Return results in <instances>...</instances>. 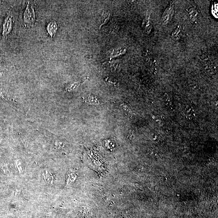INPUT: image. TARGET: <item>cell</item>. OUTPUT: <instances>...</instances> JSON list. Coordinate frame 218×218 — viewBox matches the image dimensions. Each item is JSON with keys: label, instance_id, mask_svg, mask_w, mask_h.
Listing matches in <instances>:
<instances>
[{"label": "cell", "instance_id": "cell-1", "mask_svg": "<svg viewBox=\"0 0 218 218\" xmlns=\"http://www.w3.org/2000/svg\"><path fill=\"white\" fill-rule=\"evenodd\" d=\"M24 24L30 27H34L36 24V14L33 6L30 2L27 5L23 15Z\"/></svg>", "mask_w": 218, "mask_h": 218}, {"label": "cell", "instance_id": "cell-2", "mask_svg": "<svg viewBox=\"0 0 218 218\" xmlns=\"http://www.w3.org/2000/svg\"><path fill=\"white\" fill-rule=\"evenodd\" d=\"M13 23V17L11 13H10L4 21L2 29V36L6 37L10 33L12 29Z\"/></svg>", "mask_w": 218, "mask_h": 218}, {"label": "cell", "instance_id": "cell-3", "mask_svg": "<svg viewBox=\"0 0 218 218\" xmlns=\"http://www.w3.org/2000/svg\"><path fill=\"white\" fill-rule=\"evenodd\" d=\"M173 14V8L172 5H171L164 12L162 16L163 23H168L169 19L172 18Z\"/></svg>", "mask_w": 218, "mask_h": 218}, {"label": "cell", "instance_id": "cell-4", "mask_svg": "<svg viewBox=\"0 0 218 218\" xmlns=\"http://www.w3.org/2000/svg\"><path fill=\"white\" fill-rule=\"evenodd\" d=\"M47 30L51 37H53L57 32V23L55 22H51L48 25Z\"/></svg>", "mask_w": 218, "mask_h": 218}, {"label": "cell", "instance_id": "cell-5", "mask_svg": "<svg viewBox=\"0 0 218 218\" xmlns=\"http://www.w3.org/2000/svg\"><path fill=\"white\" fill-rule=\"evenodd\" d=\"M83 101L87 104L99 105L100 104V101L95 97L93 95H88L86 98L83 99Z\"/></svg>", "mask_w": 218, "mask_h": 218}, {"label": "cell", "instance_id": "cell-6", "mask_svg": "<svg viewBox=\"0 0 218 218\" xmlns=\"http://www.w3.org/2000/svg\"><path fill=\"white\" fill-rule=\"evenodd\" d=\"M85 81V80L84 79L83 80L81 81L74 83V84H72L71 85H70V87H68L66 90L69 91H71L72 89H74V88H76V87H78V86L79 85V84H80L81 83H84V82Z\"/></svg>", "mask_w": 218, "mask_h": 218}, {"label": "cell", "instance_id": "cell-7", "mask_svg": "<svg viewBox=\"0 0 218 218\" xmlns=\"http://www.w3.org/2000/svg\"><path fill=\"white\" fill-rule=\"evenodd\" d=\"M83 212H84L83 216H84V218H91V213L89 210L86 208V210H85Z\"/></svg>", "mask_w": 218, "mask_h": 218}, {"label": "cell", "instance_id": "cell-8", "mask_svg": "<svg viewBox=\"0 0 218 218\" xmlns=\"http://www.w3.org/2000/svg\"><path fill=\"white\" fill-rule=\"evenodd\" d=\"M1 71H0V75H1Z\"/></svg>", "mask_w": 218, "mask_h": 218}]
</instances>
